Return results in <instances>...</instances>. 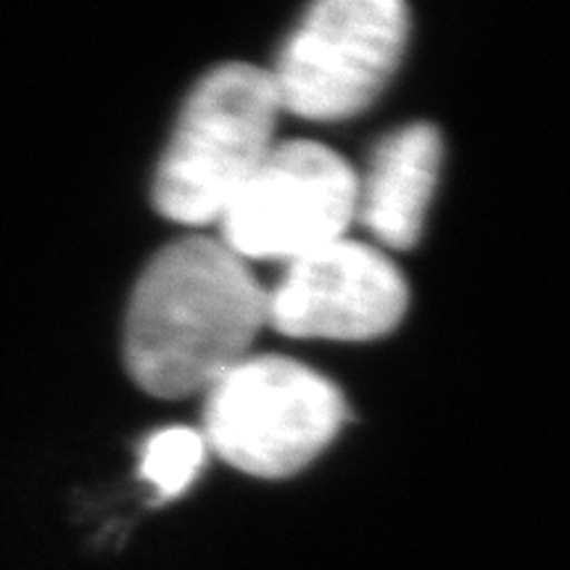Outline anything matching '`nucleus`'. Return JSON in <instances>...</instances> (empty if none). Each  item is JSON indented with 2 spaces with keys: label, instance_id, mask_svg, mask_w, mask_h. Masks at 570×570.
Listing matches in <instances>:
<instances>
[{
  "label": "nucleus",
  "instance_id": "nucleus-1",
  "mask_svg": "<svg viewBox=\"0 0 570 570\" xmlns=\"http://www.w3.org/2000/svg\"><path fill=\"white\" fill-rule=\"evenodd\" d=\"M267 291L223 240L183 238L154 256L127 312L125 356L154 396L209 391L248 356Z\"/></svg>",
  "mask_w": 570,
  "mask_h": 570
},
{
  "label": "nucleus",
  "instance_id": "nucleus-2",
  "mask_svg": "<svg viewBox=\"0 0 570 570\" xmlns=\"http://www.w3.org/2000/svg\"><path fill=\"white\" fill-rule=\"evenodd\" d=\"M273 75L225 63L198 82L161 156L154 202L183 225L219 223L233 198L273 151L281 111Z\"/></svg>",
  "mask_w": 570,
  "mask_h": 570
},
{
  "label": "nucleus",
  "instance_id": "nucleus-3",
  "mask_svg": "<svg viewBox=\"0 0 570 570\" xmlns=\"http://www.w3.org/2000/svg\"><path fill=\"white\" fill-rule=\"evenodd\" d=\"M206 394V446L259 479L298 473L346 420L341 391L285 356H246Z\"/></svg>",
  "mask_w": 570,
  "mask_h": 570
},
{
  "label": "nucleus",
  "instance_id": "nucleus-4",
  "mask_svg": "<svg viewBox=\"0 0 570 570\" xmlns=\"http://www.w3.org/2000/svg\"><path fill=\"white\" fill-rule=\"evenodd\" d=\"M407 32V6L399 0L312 6L269 71L281 106L320 122L354 117L391 80Z\"/></svg>",
  "mask_w": 570,
  "mask_h": 570
},
{
  "label": "nucleus",
  "instance_id": "nucleus-5",
  "mask_svg": "<svg viewBox=\"0 0 570 570\" xmlns=\"http://www.w3.org/2000/svg\"><path fill=\"white\" fill-rule=\"evenodd\" d=\"M360 183L331 148L312 140L273 146L223 217V244L240 259L296 262L344 238Z\"/></svg>",
  "mask_w": 570,
  "mask_h": 570
},
{
  "label": "nucleus",
  "instance_id": "nucleus-6",
  "mask_svg": "<svg viewBox=\"0 0 570 570\" xmlns=\"http://www.w3.org/2000/svg\"><path fill=\"white\" fill-rule=\"evenodd\" d=\"M404 309L407 283L394 262L346 238L291 262L267 294V323L294 338H377Z\"/></svg>",
  "mask_w": 570,
  "mask_h": 570
},
{
  "label": "nucleus",
  "instance_id": "nucleus-7",
  "mask_svg": "<svg viewBox=\"0 0 570 570\" xmlns=\"http://www.w3.org/2000/svg\"><path fill=\"white\" fill-rule=\"evenodd\" d=\"M441 138L433 125H407L375 148L360 188L362 223L389 248L415 246L439 180Z\"/></svg>",
  "mask_w": 570,
  "mask_h": 570
},
{
  "label": "nucleus",
  "instance_id": "nucleus-8",
  "mask_svg": "<svg viewBox=\"0 0 570 570\" xmlns=\"http://www.w3.org/2000/svg\"><path fill=\"white\" fill-rule=\"evenodd\" d=\"M206 460V439L194 428H164L140 449V475L156 491L159 502L180 497Z\"/></svg>",
  "mask_w": 570,
  "mask_h": 570
}]
</instances>
